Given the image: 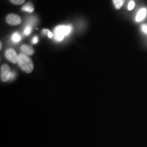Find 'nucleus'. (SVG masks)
Wrapping results in <instances>:
<instances>
[{
    "label": "nucleus",
    "mask_w": 147,
    "mask_h": 147,
    "mask_svg": "<svg viewBox=\"0 0 147 147\" xmlns=\"http://www.w3.org/2000/svg\"><path fill=\"white\" fill-rule=\"evenodd\" d=\"M23 10L25 11V12H33L34 10V5H32V3L31 2H28L25 5H23Z\"/></svg>",
    "instance_id": "8"
},
{
    "label": "nucleus",
    "mask_w": 147,
    "mask_h": 147,
    "mask_svg": "<svg viewBox=\"0 0 147 147\" xmlns=\"http://www.w3.org/2000/svg\"><path fill=\"white\" fill-rule=\"evenodd\" d=\"M6 22L9 25H17L21 23V18L15 14H10L6 16Z\"/></svg>",
    "instance_id": "5"
},
{
    "label": "nucleus",
    "mask_w": 147,
    "mask_h": 147,
    "mask_svg": "<svg viewBox=\"0 0 147 147\" xmlns=\"http://www.w3.org/2000/svg\"><path fill=\"white\" fill-rule=\"evenodd\" d=\"M21 50L23 53V54L26 55L27 56H30V55H32L34 53V49L29 45H22Z\"/></svg>",
    "instance_id": "6"
},
{
    "label": "nucleus",
    "mask_w": 147,
    "mask_h": 147,
    "mask_svg": "<svg viewBox=\"0 0 147 147\" xmlns=\"http://www.w3.org/2000/svg\"><path fill=\"white\" fill-rule=\"evenodd\" d=\"M10 1L12 2L13 4L15 5H21L22 3L25 2V0H10Z\"/></svg>",
    "instance_id": "12"
},
{
    "label": "nucleus",
    "mask_w": 147,
    "mask_h": 147,
    "mask_svg": "<svg viewBox=\"0 0 147 147\" xmlns=\"http://www.w3.org/2000/svg\"><path fill=\"white\" fill-rule=\"evenodd\" d=\"M141 29H142V32L145 34H147V24H144V25H142V27H141Z\"/></svg>",
    "instance_id": "14"
},
{
    "label": "nucleus",
    "mask_w": 147,
    "mask_h": 147,
    "mask_svg": "<svg viewBox=\"0 0 147 147\" xmlns=\"http://www.w3.org/2000/svg\"><path fill=\"white\" fill-rule=\"evenodd\" d=\"M71 31V26L68 25H59L54 30V38L56 41L63 40L65 36L69 34Z\"/></svg>",
    "instance_id": "2"
},
{
    "label": "nucleus",
    "mask_w": 147,
    "mask_h": 147,
    "mask_svg": "<svg viewBox=\"0 0 147 147\" xmlns=\"http://www.w3.org/2000/svg\"><path fill=\"white\" fill-rule=\"evenodd\" d=\"M38 38H37V37H34V38H33V40H32V43L33 44H36V43H38Z\"/></svg>",
    "instance_id": "15"
},
{
    "label": "nucleus",
    "mask_w": 147,
    "mask_h": 147,
    "mask_svg": "<svg viewBox=\"0 0 147 147\" xmlns=\"http://www.w3.org/2000/svg\"><path fill=\"white\" fill-rule=\"evenodd\" d=\"M48 36H49L50 38H52L53 37V34L51 32H49V34H48Z\"/></svg>",
    "instance_id": "17"
},
{
    "label": "nucleus",
    "mask_w": 147,
    "mask_h": 147,
    "mask_svg": "<svg viewBox=\"0 0 147 147\" xmlns=\"http://www.w3.org/2000/svg\"><path fill=\"white\" fill-rule=\"evenodd\" d=\"M147 15V9L145 8H143L140 9L138 12L136 17V21L137 22L142 21L144 18L146 17Z\"/></svg>",
    "instance_id": "7"
},
{
    "label": "nucleus",
    "mask_w": 147,
    "mask_h": 147,
    "mask_svg": "<svg viewBox=\"0 0 147 147\" xmlns=\"http://www.w3.org/2000/svg\"><path fill=\"white\" fill-rule=\"evenodd\" d=\"M32 27L29 26V25H27L26 28H25V30H24V34L26 35V36H29V35L32 33Z\"/></svg>",
    "instance_id": "11"
},
{
    "label": "nucleus",
    "mask_w": 147,
    "mask_h": 147,
    "mask_svg": "<svg viewBox=\"0 0 147 147\" xmlns=\"http://www.w3.org/2000/svg\"><path fill=\"white\" fill-rule=\"evenodd\" d=\"M5 58L12 63H16L18 61V55L12 49H8L5 53Z\"/></svg>",
    "instance_id": "4"
},
{
    "label": "nucleus",
    "mask_w": 147,
    "mask_h": 147,
    "mask_svg": "<svg viewBox=\"0 0 147 147\" xmlns=\"http://www.w3.org/2000/svg\"><path fill=\"white\" fill-rule=\"evenodd\" d=\"M113 3L117 9H120L124 3V0H113Z\"/></svg>",
    "instance_id": "9"
},
{
    "label": "nucleus",
    "mask_w": 147,
    "mask_h": 147,
    "mask_svg": "<svg viewBox=\"0 0 147 147\" xmlns=\"http://www.w3.org/2000/svg\"><path fill=\"white\" fill-rule=\"evenodd\" d=\"M134 7H135V2L134 1H130L129 3L128 4V10H131L132 9H134Z\"/></svg>",
    "instance_id": "13"
},
{
    "label": "nucleus",
    "mask_w": 147,
    "mask_h": 147,
    "mask_svg": "<svg viewBox=\"0 0 147 147\" xmlns=\"http://www.w3.org/2000/svg\"><path fill=\"white\" fill-rule=\"evenodd\" d=\"M49 30H48V29H43V32H42V34L44 35L47 34H49Z\"/></svg>",
    "instance_id": "16"
},
{
    "label": "nucleus",
    "mask_w": 147,
    "mask_h": 147,
    "mask_svg": "<svg viewBox=\"0 0 147 147\" xmlns=\"http://www.w3.org/2000/svg\"><path fill=\"white\" fill-rule=\"evenodd\" d=\"M21 35L18 34V32H16L14 33L13 34V36L12 37V40L14 42H15V43H17L21 40Z\"/></svg>",
    "instance_id": "10"
},
{
    "label": "nucleus",
    "mask_w": 147,
    "mask_h": 147,
    "mask_svg": "<svg viewBox=\"0 0 147 147\" xmlns=\"http://www.w3.org/2000/svg\"><path fill=\"white\" fill-rule=\"evenodd\" d=\"M18 65L26 73L32 72L34 69V63L32 59L29 58L26 55L21 53L18 55Z\"/></svg>",
    "instance_id": "1"
},
{
    "label": "nucleus",
    "mask_w": 147,
    "mask_h": 147,
    "mask_svg": "<svg viewBox=\"0 0 147 147\" xmlns=\"http://www.w3.org/2000/svg\"><path fill=\"white\" fill-rule=\"evenodd\" d=\"M12 72L11 71L10 67L6 64L1 65V80L3 82H7L11 79Z\"/></svg>",
    "instance_id": "3"
}]
</instances>
